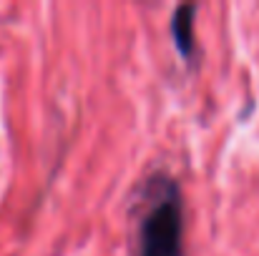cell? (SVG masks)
<instances>
[{
    "label": "cell",
    "instance_id": "obj_1",
    "mask_svg": "<svg viewBox=\"0 0 259 256\" xmlns=\"http://www.w3.org/2000/svg\"><path fill=\"white\" fill-rule=\"evenodd\" d=\"M136 256H184V198L171 176H151L144 191Z\"/></svg>",
    "mask_w": 259,
    "mask_h": 256
},
{
    "label": "cell",
    "instance_id": "obj_2",
    "mask_svg": "<svg viewBox=\"0 0 259 256\" xmlns=\"http://www.w3.org/2000/svg\"><path fill=\"white\" fill-rule=\"evenodd\" d=\"M194 20H196V5L194 3H184L174 10L171 15V38L174 48L179 50V56L184 61H194L196 53V38H194Z\"/></svg>",
    "mask_w": 259,
    "mask_h": 256
}]
</instances>
